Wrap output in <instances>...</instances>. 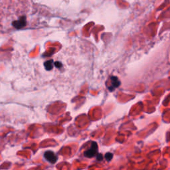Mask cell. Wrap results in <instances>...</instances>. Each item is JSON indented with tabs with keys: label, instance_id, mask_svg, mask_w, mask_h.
Returning <instances> with one entry per match:
<instances>
[{
	"label": "cell",
	"instance_id": "52a82bcc",
	"mask_svg": "<svg viewBox=\"0 0 170 170\" xmlns=\"http://www.w3.org/2000/svg\"><path fill=\"white\" fill-rule=\"evenodd\" d=\"M54 65H55L57 68H61L62 67V64L61 62H55L54 63Z\"/></svg>",
	"mask_w": 170,
	"mask_h": 170
},
{
	"label": "cell",
	"instance_id": "3957f363",
	"mask_svg": "<svg viewBox=\"0 0 170 170\" xmlns=\"http://www.w3.org/2000/svg\"><path fill=\"white\" fill-rule=\"evenodd\" d=\"M44 156L47 161H49L51 163H54L57 160V157L54 155V153L52 151L46 152L45 153Z\"/></svg>",
	"mask_w": 170,
	"mask_h": 170
},
{
	"label": "cell",
	"instance_id": "ba28073f",
	"mask_svg": "<svg viewBox=\"0 0 170 170\" xmlns=\"http://www.w3.org/2000/svg\"><path fill=\"white\" fill-rule=\"evenodd\" d=\"M97 159H98V160H102V155H101V154H98V155H97Z\"/></svg>",
	"mask_w": 170,
	"mask_h": 170
},
{
	"label": "cell",
	"instance_id": "5b68a950",
	"mask_svg": "<svg viewBox=\"0 0 170 170\" xmlns=\"http://www.w3.org/2000/svg\"><path fill=\"white\" fill-rule=\"evenodd\" d=\"M44 65H45V67L46 68L47 70H48V71H50V70H51L53 68V60H50V61H48L45 63Z\"/></svg>",
	"mask_w": 170,
	"mask_h": 170
},
{
	"label": "cell",
	"instance_id": "8992f818",
	"mask_svg": "<svg viewBox=\"0 0 170 170\" xmlns=\"http://www.w3.org/2000/svg\"><path fill=\"white\" fill-rule=\"evenodd\" d=\"M112 157H113V154L111 153H107L106 154V156H105V158H106V159H107L108 162H110L111 160Z\"/></svg>",
	"mask_w": 170,
	"mask_h": 170
},
{
	"label": "cell",
	"instance_id": "6da1fadb",
	"mask_svg": "<svg viewBox=\"0 0 170 170\" xmlns=\"http://www.w3.org/2000/svg\"><path fill=\"white\" fill-rule=\"evenodd\" d=\"M98 152V145L96 142H92L91 148L84 152V156L87 158H93Z\"/></svg>",
	"mask_w": 170,
	"mask_h": 170
},
{
	"label": "cell",
	"instance_id": "7a4b0ae2",
	"mask_svg": "<svg viewBox=\"0 0 170 170\" xmlns=\"http://www.w3.org/2000/svg\"><path fill=\"white\" fill-rule=\"evenodd\" d=\"M13 26L16 29H21L26 26V18L25 16L21 17L19 20L15 21L12 23Z\"/></svg>",
	"mask_w": 170,
	"mask_h": 170
},
{
	"label": "cell",
	"instance_id": "277c9868",
	"mask_svg": "<svg viewBox=\"0 0 170 170\" xmlns=\"http://www.w3.org/2000/svg\"><path fill=\"white\" fill-rule=\"evenodd\" d=\"M111 83H112V87L109 88V89L111 90V91H112V90H114V88H117L120 86V81H119L118 78L116 77H111Z\"/></svg>",
	"mask_w": 170,
	"mask_h": 170
}]
</instances>
